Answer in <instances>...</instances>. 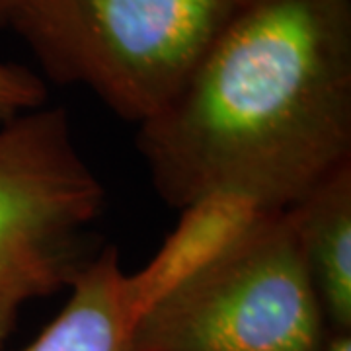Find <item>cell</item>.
Returning <instances> with one entry per match:
<instances>
[{"instance_id": "6da1fadb", "label": "cell", "mask_w": 351, "mask_h": 351, "mask_svg": "<svg viewBox=\"0 0 351 351\" xmlns=\"http://www.w3.org/2000/svg\"><path fill=\"white\" fill-rule=\"evenodd\" d=\"M137 149L172 209L295 205L351 164V0H244Z\"/></svg>"}, {"instance_id": "7a4b0ae2", "label": "cell", "mask_w": 351, "mask_h": 351, "mask_svg": "<svg viewBox=\"0 0 351 351\" xmlns=\"http://www.w3.org/2000/svg\"><path fill=\"white\" fill-rule=\"evenodd\" d=\"M244 0H27L10 25L55 84L145 123L188 82Z\"/></svg>"}, {"instance_id": "3957f363", "label": "cell", "mask_w": 351, "mask_h": 351, "mask_svg": "<svg viewBox=\"0 0 351 351\" xmlns=\"http://www.w3.org/2000/svg\"><path fill=\"white\" fill-rule=\"evenodd\" d=\"M104 205L64 108L43 106L0 125V351L27 302L71 287L96 256Z\"/></svg>"}, {"instance_id": "277c9868", "label": "cell", "mask_w": 351, "mask_h": 351, "mask_svg": "<svg viewBox=\"0 0 351 351\" xmlns=\"http://www.w3.org/2000/svg\"><path fill=\"white\" fill-rule=\"evenodd\" d=\"M330 334L287 211H276L141 314L127 351H320Z\"/></svg>"}, {"instance_id": "5b68a950", "label": "cell", "mask_w": 351, "mask_h": 351, "mask_svg": "<svg viewBox=\"0 0 351 351\" xmlns=\"http://www.w3.org/2000/svg\"><path fill=\"white\" fill-rule=\"evenodd\" d=\"M267 213L271 211L239 193H211L182 209L180 223L151 262L123 277V297L131 322L164 295L219 260Z\"/></svg>"}, {"instance_id": "8992f818", "label": "cell", "mask_w": 351, "mask_h": 351, "mask_svg": "<svg viewBox=\"0 0 351 351\" xmlns=\"http://www.w3.org/2000/svg\"><path fill=\"white\" fill-rule=\"evenodd\" d=\"M285 211L330 332H351V164Z\"/></svg>"}, {"instance_id": "52a82bcc", "label": "cell", "mask_w": 351, "mask_h": 351, "mask_svg": "<svg viewBox=\"0 0 351 351\" xmlns=\"http://www.w3.org/2000/svg\"><path fill=\"white\" fill-rule=\"evenodd\" d=\"M115 248L98 252L69 287L59 314L20 351H127L131 314Z\"/></svg>"}, {"instance_id": "ba28073f", "label": "cell", "mask_w": 351, "mask_h": 351, "mask_svg": "<svg viewBox=\"0 0 351 351\" xmlns=\"http://www.w3.org/2000/svg\"><path fill=\"white\" fill-rule=\"evenodd\" d=\"M43 106L47 86L41 76L22 64L0 63V125Z\"/></svg>"}, {"instance_id": "9c48e42d", "label": "cell", "mask_w": 351, "mask_h": 351, "mask_svg": "<svg viewBox=\"0 0 351 351\" xmlns=\"http://www.w3.org/2000/svg\"><path fill=\"white\" fill-rule=\"evenodd\" d=\"M27 0H0V29L10 27Z\"/></svg>"}, {"instance_id": "30bf717a", "label": "cell", "mask_w": 351, "mask_h": 351, "mask_svg": "<svg viewBox=\"0 0 351 351\" xmlns=\"http://www.w3.org/2000/svg\"><path fill=\"white\" fill-rule=\"evenodd\" d=\"M320 351H351V332L330 334Z\"/></svg>"}]
</instances>
